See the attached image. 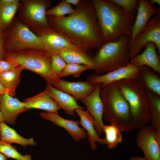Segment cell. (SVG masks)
<instances>
[{
    "label": "cell",
    "instance_id": "obj_1",
    "mask_svg": "<svg viewBox=\"0 0 160 160\" xmlns=\"http://www.w3.org/2000/svg\"><path fill=\"white\" fill-rule=\"evenodd\" d=\"M76 11L67 16H47L50 26L86 51L100 49L104 44L91 1H80Z\"/></svg>",
    "mask_w": 160,
    "mask_h": 160
},
{
    "label": "cell",
    "instance_id": "obj_2",
    "mask_svg": "<svg viewBox=\"0 0 160 160\" xmlns=\"http://www.w3.org/2000/svg\"><path fill=\"white\" fill-rule=\"evenodd\" d=\"M104 44L131 36L135 17L111 0H92Z\"/></svg>",
    "mask_w": 160,
    "mask_h": 160
},
{
    "label": "cell",
    "instance_id": "obj_3",
    "mask_svg": "<svg viewBox=\"0 0 160 160\" xmlns=\"http://www.w3.org/2000/svg\"><path fill=\"white\" fill-rule=\"evenodd\" d=\"M100 96L103 105V117L105 121L117 127L122 132L135 130L129 104L116 82L101 89Z\"/></svg>",
    "mask_w": 160,
    "mask_h": 160
},
{
    "label": "cell",
    "instance_id": "obj_4",
    "mask_svg": "<svg viewBox=\"0 0 160 160\" xmlns=\"http://www.w3.org/2000/svg\"><path fill=\"white\" fill-rule=\"evenodd\" d=\"M128 102L135 129H141L150 122L145 89L136 79H124L116 82Z\"/></svg>",
    "mask_w": 160,
    "mask_h": 160
},
{
    "label": "cell",
    "instance_id": "obj_5",
    "mask_svg": "<svg viewBox=\"0 0 160 160\" xmlns=\"http://www.w3.org/2000/svg\"><path fill=\"white\" fill-rule=\"evenodd\" d=\"M130 39V36L125 35L116 41L104 44L93 57L96 65L95 73L104 74L129 63Z\"/></svg>",
    "mask_w": 160,
    "mask_h": 160
},
{
    "label": "cell",
    "instance_id": "obj_6",
    "mask_svg": "<svg viewBox=\"0 0 160 160\" xmlns=\"http://www.w3.org/2000/svg\"><path fill=\"white\" fill-rule=\"evenodd\" d=\"M52 55L46 51L29 49L4 53L3 59L22 66L39 75L47 83L53 85L58 79L52 70Z\"/></svg>",
    "mask_w": 160,
    "mask_h": 160
},
{
    "label": "cell",
    "instance_id": "obj_7",
    "mask_svg": "<svg viewBox=\"0 0 160 160\" xmlns=\"http://www.w3.org/2000/svg\"><path fill=\"white\" fill-rule=\"evenodd\" d=\"M5 52H11L35 49L45 51L41 39L15 17L10 26L4 31Z\"/></svg>",
    "mask_w": 160,
    "mask_h": 160
},
{
    "label": "cell",
    "instance_id": "obj_8",
    "mask_svg": "<svg viewBox=\"0 0 160 160\" xmlns=\"http://www.w3.org/2000/svg\"><path fill=\"white\" fill-rule=\"evenodd\" d=\"M17 17L28 27H49L46 12L51 1L46 0H22Z\"/></svg>",
    "mask_w": 160,
    "mask_h": 160
},
{
    "label": "cell",
    "instance_id": "obj_9",
    "mask_svg": "<svg viewBox=\"0 0 160 160\" xmlns=\"http://www.w3.org/2000/svg\"><path fill=\"white\" fill-rule=\"evenodd\" d=\"M150 42L154 43L160 56V10L151 19L134 38L129 41L128 48L130 60L139 54Z\"/></svg>",
    "mask_w": 160,
    "mask_h": 160
},
{
    "label": "cell",
    "instance_id": "obj_10",
    "mask_svg": "<svg viewBox=\"0 0 160 160\" xmlns=\"http://www.w3.org/2000/svg\"><path fill=\"white\" fill-rule=\"evenodd\" d=\"M29 29L41 39L45 51L52 55L70 49H82L51 27L32 26Z\"/></svg>",
    "mask_w": 160,
    "mask_h": 160
},
{
    "label": "cell",
    "instance_id": "obj_11",
    "mask_svg": "<svg viewBox=\"0 0 160 160\" xmlns=\"http://www.w3.org/2000/svg\"><path fill=\"white\" fill-rule=\"evenodd\" d=\"M140 67L129 63L127 65L102 75H89L87 80L95 85L100 84L101 88L110 83L124 79H136Z\"/></svg>",
    "mask_w": 160,
    "mask_h": 160
},
{
    "label": "cell",
    "instance_id": "obj_12",
    "mask_svg": "<svg viewBox=\"0 0 160 160\" xmlns=\"http://www.w3.org/2000/svg\"><path fill=\"white\" fill-rule=\"evenodd\" d=\"M136 139L137 145L147 160H160V145L155 136V130L150 125L140 129Z\"/></svg>",
    "mask_w": 160,
    "mask_h": 160
},
{
    "label": "cell",
    "instance_id": "obj_13",
    "mask_svg": "<svg viewBox=\"0 0 160 160\" xmlns=\"http://www.w3.org/2000/svg\"><path fill=\"white\" fill-rule=\"evenodd\" d=\"M101 84L96 85L94 90L81 100L86 105L87 111L93 117L95 130L99 135L103 132L104 124L103 121V105L100 96Z\"/></svg>",
    "mask_w": 160,
    "mask_h": 160
},
{
    "label": "cell",
    "instance_id": "obj_14",
    "mask_svg": "<svg viewBox=\"0 0 160 160\" xmlns=\"http://www.w3.org/2000/svg\"><path fill=\"white\" fill-rule=\"evenodd\" d=\"M53 85L56 89L71 95L76 101L85 98L96 86L87 80L71 82L61 79H58Z\"/></svg>",
    "mask_w": 160,
    "mask_h": 160
},
{
    "label": "cell",
    "instance_id": "obj_15",
    "mask_svg": "<svg viewBox=\"0 0 160 160\" xmlns=\"http://www.w3.org/2000/svg\"><path fill=\"white\" fill-rule=\"evenodd\" d=\"M39 114L44 119L51 121L56 126L65 129L75 141H79L87 136V133L84 129L79 127V121L64 119L60 116L57 112H42Z\"/></svg>",
    "mask_w": 160,
    "mask_h": 160
},
{
    "label": "cell",
    "instance_id": "obj_16",
    "mask_svg": "<svg viewBox=\"0 0 160 160\" xmlns=\"http://www.w3.org/2000/svg\"><path fill=\"white\" fill-rule=\"evenodd\" d=\"M29 110L17 98L7 94L0 95V110L6 123L15 124L19 114Z\"/></svg>",
    "mask_w": 160,
    "mask_h": 160
},
{
    "label": "cell",
    "instance_id": "obj_17",
    "mask_svg": "<svg viewBox=\"0 0 160 160\" xmlns=\"http://www.w3.org/2000/svg\"><path fill=\"white\" fill-rule=\"evenodd\" d=\"M45 90L60 108L63 109L66 114L68 115L75 116V110H83L84 108V107L78 104L77 101L73 97L56 89L52 85L47 83Z\"/></svg>",
    "mask_w": 160,
    "mask_h": 160
},
{
    "label": "cell",
    "instance_id": "obj_18",
    "mask_svg": "<svg viewBox=\"0 0 160 160\" xmlns=\"http://www.w3.org/2000/svg\"><path fill=\"white\" fill-rule=\"evenodd\" d=\"M145 48L143 53L138 54L130 60V63L137 67L148 66L160 75V57L157 53L155 44L150 42Z\"/></svg>",
    "mask_w": 160,
    "mask_h": 160
},
{
    "label": "cell",
    "instance_id": "obj_19",
    "mask_svg": "<svg viewBox=\"0 0 160 160\" xmlns=\"http://www.w3.org/2000/svg\"><path fill=\"white\" fill-rule=\"evenodd\" d=\"M160 10V8L158 7L151 5L148 0H139L137 15L132 28L129 41L144 28L150 18Z\"/></svg>",
    "mask_w": 160,
    "mask_h": 160
},
{
    "label": "cell",
    "instance_id": "obj_20",
    "mask_svg": "<svg viewBox=\"0 0 160 160\" xmlns=\"http://www.w3.org/2000/svg\"><path fill=\"white\" fill-rule=\"evenodd\" d=\"M75 111L80 118L79 124L81 125L87 131V137L91 148L93 150L96 149V142L103 145L105 144L104 139L100 138L97 133L95 129L94 120L89 112L87 110L81 109H77Z\"/></svg>",
    "mask_w": 160,
    "mask_h": 160
},
{
    "label": "cell",
    "instance_id": "obj_21",
    "mask_svg": "<svg viewBox=\"0 0 160 160\" xmlns=\"http://www.w3.org/2000/svg\"><path fill=\"white\" fill-rule=\"evenodd\" d=\"M23 102L25 107L29 109H38L49 113H55L60 109L45 90L34 96L25 99Z\"/></svg>",
    "mask_w": 160,
    "mask_h": 160
},
{
    "label": "cell",
    "instance_id": "obj_22",
    "mask_svg": "<svg viewBox=\"0 0 160 160\" xmlns=\"http://www.w3.org/2000/svg\"><path fill=\"white\" fill-rule=\"evenodd\" d=\"M136 79L146 89L160 96V77L149 67H140Z\"/></svg>",
    "mask_w": 160,
    "mask_h": 160
},
{
    "label": "cell",
    "instance_id": "obj_23",
    "mask_svg": "<svg viewBox=\"0 0 160 160\" xmlns=\"http://www.w3.org/2000/svg\"><path fill=\"white\" fill-rule=\"evenodd\" d=\"M67 64L75 63L88 66L95 70L96 65L93 58L82 49H70L59 54Z\"/></svg>",
    "mask_w": 160,
    "mask_h": 160
},
{
    "label": "cell",
    "instance_id": "obj_24",
    "mask_svg": "<svg viewBox=\"0 0 160 160\" xmlns=\"http://www.w3.org/2000/svg\"><path fill=\"white\" fill-rule=\"evenodd\" d=\"M0 139L7 143H15L24 147H26L27 145L34 146L36 145L33 137L26 139L21 136L14 129L7 125L4 121L0 123Z\"/></svg>",
    "mask_w": 160,
    "mask_h": 160
},
{
    "label": "cell",
    "instance_id": "obj_25",
    "mask_svg": "<svg viewBox=\"0 0 160 160\" xmlns=\"http://www.w3.org/2000/svg\"><path fill=\"white\" fill-rule=\"evenodd\" d=\"M145 90L150 126L155 130H160V96L148 89Z\"/></svg>",
    "mask_w": 160,
    "mask_h": 160
},
{
    "label": "cell",
    "instance_id": "obj_26",
    "mask_svg": "<svg viewBox=\"0 0 160 160\" xmlns=\"http://www.w3.org/2000/svg\"><path fill=\"white\" fill-rule=\"evenodd\" d=\"M23 67L19 66L10 71L0 73V82L11 94V96H15L16 89L20 81L21 72Z\"/></svg>",
    "mask_w": 160,
    "mask_h": 160
},
{
    "label": "cell",
    "instance_id": "obj_27",
    "mask_svg": "<svg viewBox=\"0 0 160 160\" xmlns=\"http://www.w3.org/2000/svg\"><path fill=\"white\" fill-rule=\"evenodd\" d=\"M20 1L9 5H0V30L4 31L10 26L20 5Z\"/></svg>",
    "mask_w": 160,
    "mask_h": 160
},
{
    "label": "cell",
    "instance_id": "obj_28",
    "mask_svg": "<svg viewBox=\"0 0 160 160\" xmlns=\"http://www.w3.org/2000/svg\"><path fill=\"white\" fill-rule=\"evenodd\" d=\"M103 131L105 135L104 139L105 144L109 149L115 148L119 143L122 142V132L115 125L111 124L104 125Z\"/></svg>",
    "mask_w": 160,
    "mask_h": 160
},
{
    "label": "cell",
    "instance_id": "obj_29",
    "mask_svg": "<svg viewBox=\"0 0 160 160\" xmlns=\"http://www.w3.org/2000/svg\"><path fill=\"white\" fill-rule=\"evenodd\" d=\"M0 153L9 158L17 160H32V156L30 154L23 155L18 151L15 147L0 140Z\"/></svg>",
    "mask_w": 160,
    "mask_h": 160
},
{
    "label": "cell",
    "instance_id": "obj_30",
    "mask_svg": "<svg viewBox=\"0 0 160 160\" xmlns=\"http://www.w3.org/2000/svg\"><path fill=\"white\" fill-rule=\"evenodd\" d=\"M76 9H73L70 4L63 0L55 7L47 10V16L60 17L67 14H71L75 12Z\"/></svg>",
    "mask_w": 160,
    "mask_h": 160
},
{
    "label": "cell",
    "instance_id": "obj_31",
    "mask_svg": "<svg viewBox=\"0 0 160 160\" xmlns=\"http://www.w3.org/2000/svg\"><path fill=\"white\" fill-rule=\"evenodd\" d=\"M91 68L88 66L75 63L67 64L63 70L60 73L58 78L70 75H73L75 77L78 78L82 72Z\"/></svg>",
    "mask_w": 160,
    "mask_h": 160
},
{
    "label": "cell",
    "instance_id": "obj_32",
    "mask_svg": "<svg viewBox=\"0 0 160 160\" xmlns=\"http://www.w3.org/2000/svg\"><path fill=\"white\" fill-rule=\"evenodd\" d=\"M67 63L59 54L52 55L51 66L52 72L57 79L60 73L63 70Z\"/></svg>",
    "mask_w": 160,
    "mask_h": 160
},
{
    "label": "cell",
    "instance_id": "obj_33",
    "mask_svg": "<svg viewBox=\"0 0 160 160\" xmlns=\"http://www.w3.org/2000/svg\"><path fill=\"white\" fill-rule=\"evenodd\" d=\"M117 5L121 7L127 12L134 15L137 10L139 0H111Z\"/></svg>",
    "mask_w": 160,
    "mask_h": 160
},
{
    "label": "cell",
    "instance_id": "obj_34",
    "mask_svg": "<svg viewBox=\"0 0 160 160\" xmlns=\"http://www.w3.org/2000/svg\"><path fill=\"white\" fill-rule=\"evenodd\" d=\"M18 67L17 65L11 62L3 59H0V73L11 70Z\"/></svg>",
    "mask_w": 160,
    "mask_h": 160
},
{
    "label": "cell",
    "instance_id": "obj_35",
    "mask_svg": "<svg viewBox=\"0 0 160 160\" xmlns=\"http://www.w3.org/2000/svg\"><path fill=\"white\" fill-rule=\"evenodd\" d=\"M5 41L4 32L0 30V59H3L5 52L4 48Z\"/></svg>",
    "mask_w": 160,
    "mask_h": 160
},
{
    "label": "cell",
    "instance_id": "obj_36",
    "mask_svg": "<svg viewBox=\"0 0 160 160\" xmlns=\"http://www.w3.org/2000/svg\"><path fill=\"white\" fill-rule=\"evenodd\" d=\"M19 0H0V5H9L16 3Z\"/></svg>",
    "mask_w": 160,
    "mask_h": 160
},
{
    "label": "cell",
    "instance_id": "obj_37",
    "mask_svg": "<svg viewBox=\"0 0 160 160\" xmlns=\"http://www.w3.org/2000/svg\"><path fill=\"white\" fill-rule=\"evenodd\" d=\"M7 94L11 96V94L9 91L0 82V95Z\"/></svg>",
    "mask_w": 160,
    "mask_h": 160
},
{
    "label": "cell",
    "instance_id": "obj_38",
    "mask_svg": "<svg viewBox=\"0 0 160 160\" xmlns=\"http://www.w3.org/2000/svg\"><path fill=\"white\" fill-rule=\"evenodd\" d=\"M155 136L157 142L160 145V130H155Z\"/></svg>",
    "mask_w": 160,
    "mask_h": 160
},
{
    "label": "cell",
    "instance_id": "obj_39",
    "mask_svg": "<svg viewBox=\"0 0 160 160\" xmlns=\"http://www.w3.org/2000/svg\"><path fill=\"white\" fill-rule=\"evenodd\" d=\"M67 3L71 4H72L75 5H77L80 2L79 0H65Z\"/></svg>",
    "mask_w": 160,
    "mask_h": 160
},
{
    "label": "cell",
    "instance_id": "obj_40",
    "mask_svg": "<svg viewBox=\"0 0 160 160\" xmlns=\"http://www.w3.org/2000/svg\"><path fill=\"white\" fill-rule=\"evenodd\" d=\"M150 4L152 6L154 4H156L160 6V0H151L149 1Z\"/></svg>",
    "mask_w": 160,
    "mask_h": 160
},
{
    "label": "cell",
    "instance_id": "obj_41",
    "mask_svg": "<svg viewBox=\"0 0 160 160\" xmlns=\"http://www.w3.org/2000/svg\"><path fill=\"white\" fill-rule=\"evenodd\" d=\"M130 160H147L144 157L141 158L138 156L132 157L130 159Z\"/></svg>",
    "mask_w": 160,
    "mask_h": 160
},
{
    "label": "cell",
    "instance_id": "obj_42",
    "mask_svg": "<svg viewBox=\"0 0 160 160\" xmlns=\"http://www.w3.org/2000/svg\"><path fill=\"white\" fill-rule=\"evenodd\" d=\"M8 157L0 153V160H7Z\"/></svg>",
    "mask_w": 160,
    "mask_h": 160
},
{
    "label": "cell",
    "instance_id": "obj_43",
    "mask_svg": "<svg viewBox=\"0 0 160 160\" xmlns=\"http://www.w3.org/2000/svg\"><path fill=\"white\" fill-rule=\"evenodd\" d=\"M4 121V118L3 115L0 110V123Z\"/></svg>",
    "mask_w": 160,
    "mask_h": 160
}]
</instances>
